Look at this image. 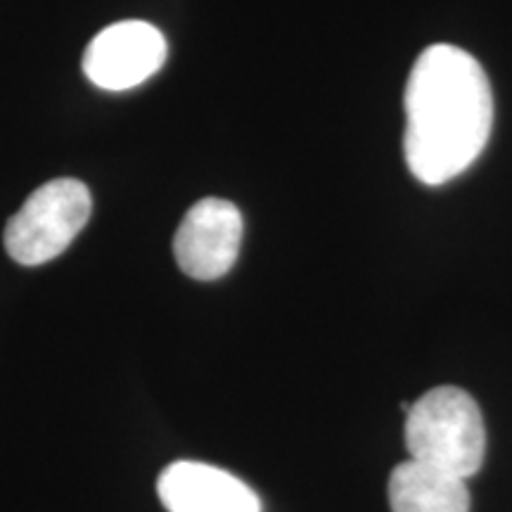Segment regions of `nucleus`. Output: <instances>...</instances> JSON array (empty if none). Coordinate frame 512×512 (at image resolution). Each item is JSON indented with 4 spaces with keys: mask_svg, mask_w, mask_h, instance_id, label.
I'll list each match as a JSON object with an SVG mask.
<instances>
[{
    "mask_svg": "<svg viewBox=\"0 0 512 512\" xmlns=\"http://www.w3.org/2000/svg\"><path fill=\"white\" fill-rule=\"evenodd\" d=\"M392 512H470L465 479L437 467L406 460L389 479Z\"/></svg>",
    "mask_w": 512,
    "mask_h": 512,
    "instance_id": "nucleus-7",
    "label": "nucleus"
},
{
    "mask_svg": "<svg viewBox=\"0 0 512 512\" xmlns=\"http://www.w3.org/2000/svg\"><path fill=\"white\" fill-rule=\"evenodd\" d=\"M245 233L240 209L219 197H204L183 216L174 238V254L185 275L219 280L235 266Z\"/></svg>",
    "mask_w": 512,
    "mask_h": 512,
    "instance_id": "nucleus-5",
    "label": "nucleus"
},
{
    "mask_svg": "<svg viewBox=\"0 0 512 512\" xmlns=\"http://www.w3.org/2000/svg\"><path fill=\"white\" fill-rule=\"evenodd\" d=\"M157 494L169 512H261L259 496L242 479L195 460L166 467Z\"/></svg>",
    "mask_w": 512,
    "mask_h": 512,
    "instance_id": "nucleus-6",
    "label": "nucleus"
},
{
    "mask_svg": "<svg viewBox=\"0 0 512 512\" xmlns=\"http://www.w3.org/2000/svg\"><path fill=\"white\" fill-rule=\"evenodd\" d=\"M91 190L74 178H55L34 190L5 226V249L17 264L41 266L72 245L91 219Z\"/></svg>",
    "mask_w": 512,
    "mask_h": 512,
    "instance_id": "nucleus-3",
    "label": "nucleus"
},
{
    "mask_svg": "<svg viewBox=\"0 0 512 512\" xmlns=\"http://www.w3.org/2000/svg\"><path fill=\"white\" fill-rule=\"evenodd\" d=\"M403 155L425 185L465 174L489 143L494 93L477 57L437 43L415 60L406 83Z\"/></svg>",
    "mask_w": 512,
    "mask_h": 512,
    "instance_id": "nucleus-1",
    "label": "nucleus"
},
{
    "mask_svg": "<svg viewBox=\"0 0 512 512\" xmlns=\"http://www.w3.org/2000/svg\"><path fill=\"white\" fill-rule=\"evenodd\" d=\"M406 415L411 460L460 479L477 475L486 453V427L477 401L465 389H430Z\"/></svg>",
    "mask_w": 512,
    "mask_h": 512,
    "instance_id": "nucleus-2",
    "label": "nucleus"
},
{
    "mask_svg": "<svg viewBox=\"0 0 512 512\" xmlns=\"http://www.w3.org/2000/svg\"><path fill=\"white\" fill-rule=\"evenodd\" d=\"M169 46L162 31L140 19L102 29L83 53V74L102 91H128L164 67Z\"/></svg>",
    "mask_w": 512,
    "mask_h": 512,
    "instance_id": "nucleus-4",
    "label": "nucleus"
}]
</instances>
